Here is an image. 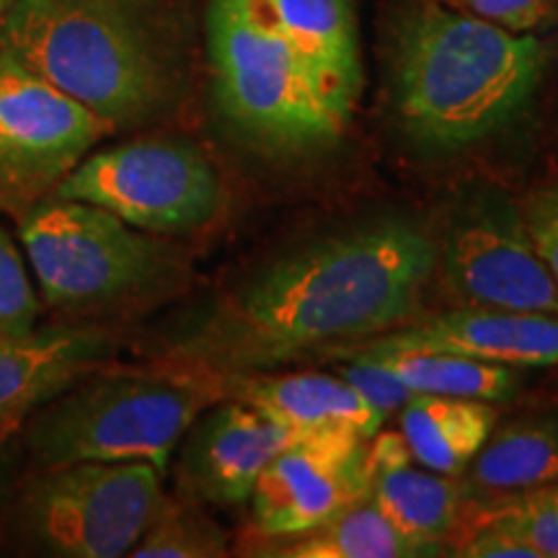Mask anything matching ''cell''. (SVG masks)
I'll return each mask as SVG.
<instances>
[{"label":"cell","instance_id":"25","mask_svg":"<svg viewBox=\"0 0 558 558\" xmlns=\"http://www.w3.org/2000/svg\"><path fill=\"white\" fill-rule=\"evenodd\" d=\"M337 362H341L337 367L339 378H344L369 407L386 418L390 414H399V411L416 396L399 375L390 373V369L378 360L344 357Z\"/></svg>","mask_w":558,"mask_h":558},{"label":"cell","instance_id":"16","mask_svg":"<svg viewBox=\"0 0 558 558\" xmlns=\"http://www.w3.org/2000/svg\"><path fill=\"white\" fill-rule=\"evenodd\" d=\"M290 45L352 117L362 88L360 32L352 0H264Z\"/></svg>","mask_w":558,"mask_h":558},{"label":"cell","instance_id":"14","mask_svg":"<svg viewBox=\"0 0 558 558\" xmlns=\"http://www.w3.org/2000/svg\"><path fill=\"white\" fill-rule=\"evenodd\" d=\"M114 349V337L101 326L0 333V429H16L60 390L109 365Z\"/></svg>","mask_w":558,"mask_h":558},{"label":"cell","instance_id":"18","mask_svg":"<svg viewBox=\"0 0 558 558\" xmlns=\"http://www.w3.org/2000/svg\"><path fill=\"white\" fill-rule=\"evenodd\" d=\"M497 409L488 401L416 393L399 411L401 435L422 469L460 476L497 427Z\"/></svg>","mask_w":558,"mask_h":558},{"label":"cell","instance_id":"5","mask_svg":"<svg viewBox=\"0 0 558 558\" xmlns=\"http://www.w3.org/2000/svg\"><path fill=\"white\" fill-rule=\"evenodd\" d=\"M205 52L222 120L275 156H311L337 143L349 117L264 0H209Z\"/></svg>","mask_w":558,"mask_h":558},{"label":"cell","instance_id":"24","mask_svg":"<svg viewBox=\"0 0 558 558\" xmlns=\"http://www.w3.org/2000/svg\"><path fill=\"white\" fill-rule=\"evenodd\" d=\"M37 318L39 298L29 262L0 226V333H29L37 329Z\"/></svg>","mask_w":558,"mask_h":558},{"label":"cell","instance_id":"10","mask_svg":"<svg viewBox=\"0 0 558 558\" xmlns=\"http://www.w3.org/2000/svg\"><path fill=\"white\" fill-rule=\"evenodd\" d=\"M442 279L476 308L558 316V288L530 241L525 218L509 202L481 197L465 209L437 251Z\"/></svg>","mask_w":558,"mask_h":558},{"label":"cell","instance_id":"13","mask_svg":"<svg viewBox=\"0 0 558 558\" xmlns=\"http://www.w3.org/2000/svg\"><path fill=\"white\" fill-rule=\"evenodd\" d=\"M448 352L492 365L554 367L558 365V316L499 308H465L396 326L362 341L337 360L352 354Z\"/></svg>","mask_w":558,"mask_h":558},{"label":"cell","instance_id":"2","mask_svg":"<svg viewBox=\"0 0 558 558\" xmlns=\"http://www.w3.org/2000/svg\"><path fill=\"white\" fill-rule=\"evenodd\" d=\"M0 47L114 132L169 117L186 88L169 0H11Z\"/></svg>","mask_w":558,"mask_h":558},{"label":"cell","instance_id":"21","mask_svg":"<svg viewBox=\"0 0 558 558\" xmlns=\"http://www.w3.org/2000/svg\"><path fill=\"white\" fill-rule=\"evenodd\" d=\"M369 357L396 373L414 393L450 396V399L507 401L520 388V375L514 367L492 365L448 352H386V354H352Z\"/></svg>","mask_w":558,"mask_h":558},{"label":"cell","instance_id":"8","mask_svg":"<svg viewBox=\"0 0 558 558\" xmlns=\"http://www.w3.org/2000/svg\"><path fill=\"white\" fill-rule=\"evenodd\" d=\"M50 197L88 202L150 235H186L218 218L222 181L197 145L137 137L90 150Z\"/></svg>","mask_w":558,"mask_h":558},{"label":"cell","instance_id":"4","mask_svg":"<svg viewBox=\"0 0 558 558\" xmlns=\"http://www.w3.org/2000/svg\"><path fill=\"white\" fill-rule=\"evenodd\" d=\"M220 399L226 380L173 362L104 365L26 416L24 445L37 469L145 460L166 473L190 424Z\"/></svg>","mask_w":558,"mask_h":558},{"label":"cell","instance_id":"6","mask_svg":"<svg viewBox=\"0 0 558 558\" xmlns=\"http://www.w3.org/2000/svg\"><path fill=\"white\" fill-rule=\"evenodd\" d=\"M19 235L41 295L70 313L150 295L177 269V256L163 241L78 199H41L21 218Z\"/></svg>","mask_w":558,"mask_h":558},{"label":"cell","instance_id":"7","mask_svg":"<svg viewBox=\"0 0 558 558\" xmlns=\"http://www.w3.org/2000/svg\"><path fill=\"white\" fill-rule=\"evenodd\" d=\"M163 497V473L145 460L47 465L21 486L9 527L39 556H130Z\"/></svg>","mask_w":558,"mask_h":558},{"label":"cell","instance_id":"20","mask_svg":"<svg viewBox=\"0 0 558 558\" xmlns=\"http://www.w3.org/2000/svg\"><path fill=\"white\" fill-rule=\"evenodd\" d=\"M279 558H416L427 556L390 522L373 499H362L331 522L298 538L267 541Z\"/></svg>","mask_w":558,"mask_h":558},{"label":"cell","instance_id":"9","mask_svg":"<svg viewBox=\"0 0 558 558\" xmlns=\"http://www.w3.org/2000/svg\"><path fill=\"white\" fill-rule=\"evenodd\" d=\"M109 135L94 111L0 47V213L24 218Z\"/></svg>","mask_w":558,"mask_h":558},{"label":"cell","instance_id":"27","mask_svg":"<svg viewBox=\"0 0 558 558\" xmlns=\"http://www.w3.org/2000/svg\"><path fill=\"white\" fill-rule=\"evenodd\" d=\"M525 226L535 251L546 264L548 275L558 288V186L535 194L525 209Z\"/></svg>","mask_w":558,"mask_h":558},{"label":"cell","instance_id":"29","mask_svg":"<svg viewBox=\"0 0 558 558\" xmlns=\"http://www.w3.org/2000/svg\"><path fill=\"white\" fill-rule=\"evenodd\" d=\"M11 432L13 429H0V456H3V448H5V442H9Z\"/></svg>","mask_w":558,"mask_h":558},{"label":"cell","instance_id":"28","mask_svg":"<svg viewBox=\"0 0 558 558\" xmlns=\"http://www.w3.org/2000/svg\"><path fill=\"white\" fill-rule=\"evenodd\" d=\"M465 11L512 32H533L554 11V0H460Z\"/></svg>","mask_w":558,"mask_h":558},{"label":"cell","instance_id":"17","mask_svg":"<svg viewBox=\"0 0 558 558\" xmlns=\"http://www.w3.org/2000/svg\"><path fill=\"white\" fill-rule=\"evenodd\" d=\"M369 499L427 556H437L456 538L465 509L456 476L414 469V460L373 469Z\"/></svg>","mask_w":558,"mask_h":558},{"label":"cell","instance_id":"22","mask_svg":"<svg viewBox=\"0 0 558 558\" xmlns=\"http://www.w3.org/2000/svg\"><path fill=\"white\" fill-rule=\"evenodd\" d=\"M230 541L218 522L190 497H163L130 556L135 558H220Z\"/></svg>","mask_w":558,"mask_h":558},{"label":"cell","instance_id":"26","mask_svg":"<svg viewBox=\"0 0 558 558\" xmlns=\"http://www.w3.org/2000/svg\"><path fill=\"white\" fill-rule=\"evenodd\" d=\"M452 541V556L463 558H541L522 535L514 533L507 522H501L486 509L473 518L469 527L458 530Z\"/></svg>","mask_w":558,"mask_h":558},{"label":"cell","instance_id":"12","mask_svg":"<svg viewBox=\"0 0 558 558\" xmlns=\"http://www.w3.org/2000/svg\"><path fill=\"white\" fill-rule=\"evenodd\" d=\"M254 407L239 399L199 411L179 442V494L199 505H248L264 469L292 442Z\"/></svg>","mask_w":558,"mask_h":558},{"label":"cell","instance_id":"15","mask_svg":"<svg viewBox=\"0 0 558 558\" xmlns=\"http://www.w3.org/2000/svg\"><path fill=\"white\" fill-rule=\"evenodd\" d=\"M226 380V396L254 407L292 437L347 432L369 439L383 429L378 414L344 378L329 373H248Z\"/></svg>","mask_w":558,"mask_h":558},{"label":"cell","instance_id":"11","mask_svg":"<svg viewBox=\"0 0 558 558\" xmlns=\"http://www.w3.org/2000/svg\"><path fill=\"white\" fill-rule=\"evenodd\" d=\"M367 439L347 432L295 437L256 481L251 518L264 541H284L331 522L369 497Z\"/></svg>","mask_w":558,"mask_h":558},{"label":"cell","instance_id":"3","mask_svg":"<svg viewBox=\"0 0 558 558\" xmlns=\"http://www.w3.org/2000/svg\"><path fill=\"white\" fill-rule=\"evenodd\" d=\"M546 45L432 0L401 9L390 29L396 114L422 148H471L525 114L546 73Z\"/></svg>","mask_w":558,"mask_h":558},{"label":"cell","instance_id":"30","mask_svg":"<svg viewBox=\"0 0 558 558\" xmlns=\"http://www.w3.org/2000/svg\"><path fill=\"white\" fill-rule=\"evenodd\" d=\"M11 0H0V19H3V13H5V5H9Z\"/></svg>","mask_w":558,"mask_h":558},{"label":"cell","instance_id":"1","mask_svg":"<svg viewBox=\"0 0 558 558\" xmlns=\"http://www.w3.org/2000/svg\"><path fill=\"white\" fill-rule=\"evenodd\" d=\"M435 267V241L411 220L337 230L256 271L166 362L235 378L313 357L337 360L414 318Z\"/></svg>","mask_w":558,"mask_h":558},{"label":"cell","instance_id":"23","mask_svg":"<svg viewBox=\"0 0 558 558\" xmlns=\"http://www.w3.org/2000/svg\"><path fill=\"white\" fill-rule=\"evenodd\" d=\"M486 512L507 522L541 558H558V484L507 494Z\"/></svg>","mask_w":558,"mask_h":558},{"label":"cell","instance_id":"19","mask_svg":"<svg viewBox=\"0 0 558 558\" xmlns=\"http://www.w3.org/2000/svg\"><path fill=\"white\" fill-rule=\"evenodd\" d=\"M465 471L473 488L494 494L558 484V416H525L494 427Z\"/></svg>","mask_w":558,"mask_h":558}]
</instances>
